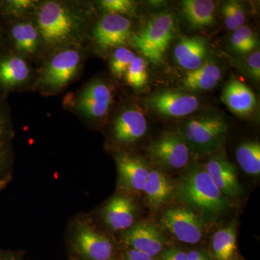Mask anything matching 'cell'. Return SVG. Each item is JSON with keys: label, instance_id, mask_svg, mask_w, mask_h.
I'll use <instances>...</instances> for the list:
<instances>
[{"label": "cell", "instance_id": "8", "mask_svg": "<svg viewBox=\"0 0 260 260\" xmlns=\"http://www.w3.org/2000/svg\"><path fill=\"white\" fill-rule=\"evenodd\" d=\"M161 221L179 242L195 244L203 238V221L196 213L187 208H169L162 214Z\"/></svg>", "mask_w": 260, "mask_h": 260}, {"label": "cell", "instance_id": "2", "mask_svg": "<svg viewBox=\"0 0 260 260\" xmlns=\"http://www.w3.org/2000/svg\"><path fill=\"white\" fill-rule=\"evenodd\" d=\"M81 22L73 10L57 2H46L38 12V30L48 45L59 46L74 40Z\"/></svg>", "mask_w": 260, "mask_h": 260}, {"label": "cell", "instance_id": "7", "mask_svg": "<svg viewBox=\"0 0 260 260\" xmlns=\"http://www.w3.org/2000/svg\"><path fill=\"white\" fill-rule=\"evenodd\" d=\"M80 64V54L73 49L59 51L48 61L39 83L48 90H59L74 78Z\"/></svg>", "mask_w": 260, "mask_h": 260}, {"label": "cell", "instance_id": "39", "mask_svg": "<svg viewBox=\"0 0 260 260\" xmlns=\"http://www.w3.org/2000/svg\"><path fill=\"white\" fill-rule=\"evenodd\" d=\"M111 260H119V259H114H114H111Z\"/></svg>", "mask_w": 260, "mask_h": 260}, {"label": "cell", "instance_id": "31", "mask_svg": "<svg viewBox=\"0 0 260 260\" xmlns=\"http://www.w3.org/2000/svg\"><path fill=\"white\" fill-rule=\"evenodd\" d=\"M35 2L30 0H7L0 2V16L12 18L30 10Z\"/></svg>", "mask_w": 260, "mask_h": 260}, {"label": "cell", "instance_id": "26", "mask_svg": "<svg viewBox=\"0 0 260 260\" xmlns=\"http://www.w3.org/2000/svg\"><path fill=\"white\" fill-rule=\"evenodd\" d=\"M236 158L243 171L249 175L259 176L260 143L258 141H247L237 148Z\"/></svg>", "mask_w": 260, "mask_h": 260}, {"label": "cell", "instance_id": "22", "mask_svg": "<svg viewBox=\"0 0 260 260\" xmlns=\"http://www.w3.org/2000/svg\"><path fill=\"white\" fill-rule=\"evenodd\" d=\"M221 70L211 61H205L199 68L188 71L182 78L183 85L193 91L211 90L218 85Z\"/></svg>", "mask_w": 260, "mask_h": 260}, {"label": "cell", "instance_id": "12", "mask_svg": "<svg viewBox=\"0 0 260 260\" xmlns=\"http://www.w3.org/2000/svg\"><path fill=\"white\" fill-rule=\"evenodd\" d=\"M204 167L214 184L227 199L240 196L242 189L237 171L223 152L212 155Z\"/></svg>", "mask_w": 260, "mask_h": 260}, {"label": "cell", "instance_id": "6", "mask_svg": "<svg viewBox=\"0 0 260 260\" xmlns=\"http://www.w3.org/2000/svg\"><path fill=\"white\" fill-rule=\"evenodd\" d=\"M71 246L78 260L114 259V246L111 239L88 224L80 223L75 228Z\"/></svg>", "mask_w": 260, "mask_h": 260}, {"label": "cell", "instance_id": "15", "mask_svg": "<svg viewBox=\"0 0 260 260\" xmlns=\"http://www.w3.org/2000/svg\"><path fill=\"white\" fill-rule=\"evenodd\" d=\"M116 162L119 183L122 187L131 192L143 191L150 171L146 162L139 157L127 153L119 154Z\"/></svg>", "mask_w": 260, "mask_h": 260}, {"label": "cell", "instance_id": "5", "mask_svg": "<svg viewBox=\"0 0 260 260\" xmlns=\"http://www.w3.org/2000/svg\"><path fill=\"white\" fill-rule=\"evenodd\" d=\"M149 158L164 169L177 170L185 168L191 150L179 132H167L148 145Z\"/></svg>", "mask_w": 260, "mask_h": 260}, {"label": "cell", "instance_id": "28", "mask_svg": "<svg viewBox=\"0 0 260 260\" xmlns=\"http://www.w3.org/2000/svg\"><path fill=\"white\" fill-rule=\"evenodd\" d=\"M126 82L135 89H141L148 82V70L145 59L135 56L125 73Z\"/></svg>", "mask_w": 260, "mask_h": 260}, {"label": "cell", "instance_id": "27", "mask_svg": "<svg viewBox=\"0 0 260 260\" xmlns=\"http://www.w3.org/2000/svg\"><path fill=\"white\" fill-rule=\"evenodd\" d=\"M231 43L234 50L243 54L251 52L255 49L257 44L254 32L250 28L244 25L234 30Z\"/></svg>", "mask_w": 260, "mask_h": 260}, {"label": "cell", "instance_id": "29", "mask_svg": "<svg viewBox=\"0 0 260 260\" xmlns=\"http://www.w3.org/2000/svg\"><path fill=\"white\" fill-rule=\"evenodd\" d=\"M225 25L229 30H235L244 25L245 13L242 4L237 1H228L221 8Z\"/></svg>", "mask_w": 260, "mask_h": 260}, {"label": "cell", "instance_id": "14", "mask_svg": "<svg viewBox=\"0 0 260 260\" xmlns=\"http://www.w3.org/2000/svg\"><path fill=\"white\" fill-rule=\"evenodd\" d=\"M13 138L14 132L5 95L0 94V190L11 179Z\"/></svg>", "mask_w": 260, "mask_h": 260}, {"label": "cell", "instance_id": "23", "mask_svg": "<svg viewBox=\"0 0 260 260\" xmlns=\"http://www.w3.org/2000/svg\"><path fill=\"white\" fill-rule=\"evenodd\" d=\"M181 11L186 21L194 28L213 25L215 21V3L210 0H184Z\"/></svg>", "mask_w": 260, "mask_h": 260}, {"label": "cell", "instance_id": "18", "mask_svg": "<svg viewBox=\"0 0 260 260\" xmlns=\"http://www.w3.org/2000/svg\"><path fill=\"white\" fill-rule=\"evenodd\" d=\"M136 206L134 202L124 195H116L109 200L103 210V218L112 230L124 232L135 223Z\"/></svg>", "mask_w": 260, "mask_h": 260}, {"label": "cell", "instance_id": "3", "mask_svg": "<svg viewBox=\"0 0 260 260\" xmlns=\"http://www.w3.org/2000/svg\"><path fill=\"white\" fill-rule=\"evenodd\" d=\"M229 126L218 114L197 116L183 123L179 133L185 140L191 153L198 155L215 153L226 139Z\"/></svg>", "mask_w": 260, "mask_h": 260}, {"label": "cell", "instance_id": "1", "mask_svg": "<svg viewBox=\"0 0 260 260\" xmlns=\"http://www.w3.org/2000/svg\"><path fill=\"white\" fill-rule=\"evenodd\" d=\"M175 186L176 193L181 202L206 215L222 213L230 206L204 166L200 164L188 167Z\"/></svg>", "mask_w": 260, "mask_h": 260}, {"label": "cell", "instance_id": "16", "mask_svg": "<svg viewBox=\"0 0 260 260\" xmlns=\"http://www.w3.org/2000/svg\"><path fill=\"white\" fill-rule=\"evenodd\" d=\"M147 127L148 124L143 112L138 108H129L116 118L113 135L118 143L129 145L143 138Z\"/></svg>", "mask_w": 260, "mask_h": 260}, {"label": "cell", "instance_id": "37", "mask_svg": "<svg viewBox=\"0 0 260 260\" xmlns=\"http://www.w3.org/2000/svg\"><path fill=\"white\" fill-rule=\"evenodd\" d=\"M186 260H210L209 256L204 251L191 250L186 252Z\"/></svg>", "mask_w": 260, "mask_h": 260}, {"label": "cell", "instance_id": "20", "mask_svg": "<svg viewBox=\"0 0 260 260\" xmlns=\"http://www.w3.org/2000/svg\"><path fill=\"white\" fill-rule=\"evenodd\" d=\"M208 47L203 37H186L181 39L174 47V57L181 68L191 71L205 62Z\"/></svg>", "mask_w": 260, "mask_h": 260}, {"label": "cell", "instance_id": "4", "mask_svg": "<svg viewBox=\"0 0 260 260\" xmlns=\"http://www.w3.org/2000/svg\"><path fill=\"white\" fill-rule=\"evenodd\" d=\"M175 28L174 14L164 12L150 19L144 28L133 37V42L147 59L159 64L174 37Z\"/></svg>", "mask_w": 260, "mask_h": 260}, {"label": "cell", "instance_id": "17", "mask_svg": "<svg viewBox=\"0 0 260 260\" xmlns=\"http://www.w3.org/2000/svg\"><path fill=\"white\" fill-rule=\"evenodd\" d=\"M28 63L21 56L12 52L0 54V94L18 88L30 76Z\"/></svg>", "mask_w": 260, "mask_h": 260}, {"label": "cell", "instance_id": "11", "mask_svg": "<svg viewBox=\"0 0 260 260\" xmlns=\"http://www.w3.org/2000/svg\"><path fill=\"white\" fill-rule=\"evenodd\" d=\"M122 242L129 249L145 253L155 258L162 252L166 239L154 224L143 221L135 223L122 233Z\"/></svg>", "mask_w": 260, "mask_h": 260}, {"label": "cell", "instance_id": "30", "mask_svg": "<svg viewBox=\"0 0 260 260\" xmlns=\"http://www.w3.org/2000/svg\"><path fill=\"white\" fill-rule=\"evenodd\" d=\"M134 53L125 47L117 48L110 60V68L113 75L121 78L135 57Z\"/></svg>", "mask_w": 260, "mask_h": 260}, {"label": "cell", "instance_id": "32", "mask_svg": "<svg viewBox=\"0 0 260 260\" xmlns=\"http://www.w3.org/2000/svg\"><path fill=\"white\" fill-rule=\"evenodd\" d=\"M100 5L109 14H130L135 10V3L129 0H102Z\"/></svg>", "mask_w": 260, "mask_h": 260}, {"label": "cell", "instance_id": "19", "mask_svg": "<svg viewBox=\"0 0 260 260\" xmlns=\"http://www.w3.org/2000/svg\"><path fill=\"white\" fill-rule=\"evenodd\" d=\"M221 100L233 113L247 116L254 112L256 106L255 94L240 80L233 79L225 85Z\"/></svg>", "mask_w": 260, "mask_h": 260}, {"label": "cell", "instance_id": "25", "mask_svg": "<svg viewBox=\"0 0 260 260\" xmlns=\"http://www.w3.org/2000/svg\"><path fill=\"white\" fill-rule=\"evenodd\" d=\"M237 227L232 223L215 233L212 240L215 260H232L237 249Z\"/></svg>", "mask_w": 260, "mask_h": 260}, {"label": "cell", "instance_id": "34", "mask_svg": "<svg viewBox=\"0 0 260 260\" xmlns=\"http://www.w3.org/2000/svg\"><path fill=\"white\" fill-rule=\"evenodd\" d=\"M186 252L177 248H171L162 251L160 260H186Z\"/></svg>", "mask_w": 260, "mask_h": 260}, {"label": "cell", "instance_id": "24", "mask_svg": "<svg viewBox=\"0 0 260 260\" xmlns=\"http://www.w3.org/2000/svg\"><path fill=\"white\" fill-rule=\"evenodd\" d=\"M9 35L13 48L22 54H30L37 50L39 32L30 22H17L10 25Z\"/></svg>", "mask_w": 260, "mask_h": 260}, {"label": "cell", "instance_id": "10", "mask_svg": "<svg viewBox=\"0 0 260 260\" xmlns=\"http://www.w3.org/2000/svg\"><path fill=\"white\" fill-rule=\"evenodd\" d=\"M112 92L102 80H95L87 85L77 97L76 107L84 116L90 119L104 117L110 109Z\"/></svg>", "mask_w": 260, "mask_h": 260}, {"label": "cell", "instance_id": "21", "mask_svg": "<svg viewBox=\"0 0 260 260\" xmlns=\"http://www.w3.org/2000/svg\"><path fill=\"white\" fill-rule=\"evenodd\" d=\"M143 192L148 205L153 209H158L172 199L176 186L158 169H150Z\"/></svg>", "mask_w": 260, "mask_h": 260}, {"label": "cell", "instance_id": "36", "mask_svg": "<svg viewBox=\"0 0 260 260\" xmlns=\"http://www.w3.org/2000/svg\"><path fill=\"white\" fill-rule=\"evenodd\" d=\"M125 260H155V258L145 253L129 249L126 251Z\"/></svg>", "mask_w": 260, "mask_h": 260}, {"label": "cell", "instance_id": "33", "mask_svg": "<svg viewBox=\"0 0 260 260\" xmlns=\"http://www.w3.org/2000/svg\"><path fill=\"white\" fill-rule=\"evenodd\" d=\"M246 65L249 73L256 80L260 78V52L255 51L248 56Z\"/></svg>", "mask_w": 260, "mask_h": 260}, {"label": "cell", "instance_id": "9", "mask_svg": "<svg viewBox=\"0 0 260 260\" xmlns=\"http://www.w3.org/2000/svg\"><path fill=\"white\" fill-rule=\"evenodd\" d=\"M149 107L161 115L183 117L199 108L200 101L193 94L169 90L153 94L147 101Z\"/></svg>", "mask_w": 260, "mask_h": 260}, {"label": "cell", "instance_id": "38", "mask_svg": "<svg viewBox=\"0 0 260 260\" xmlns=\"http://www.w3.org/2000/svg\"><path fill=\"white\" fill-rule=\"evenodd\" d=\"M3 32H4V30H3V26H2L1 24H0V54H1L3 51V42H4V36H3Z\"/></svg>", "mask_w": 260, "mask_h": 260}, {"label": "cell", "instance_id": "13", "mask_svg": "<svg viewBox=\"0 0 260 260\" xmlns=\"http://www.w3.org/2000/svg\"><path fill=\"white\" fill-rule=\"evenodd\" d=\"M131 30L129 19L121 15L108 14L95 24L93 39L103 49L120 47L129 39Z\"/></svg>", "mask_w": 260, "mask_h": 260}, {"label": "cell", "instance_id": "35", "mask_svg": "<svg viewBox=\"0 0 260 260\" xmlns=\"http://www.w3.org/2000/svg\"><path fill=\"white\" fill-rule=\"evenodd\" d=\"M0 260H26L21 251L0 249Z\"/></svg>", "mask_w": 260, "mask_h": 260}]
</instances>
